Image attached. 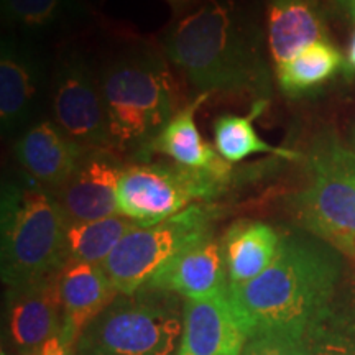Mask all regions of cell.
<instances>
[{"mask_svg":"<svg viewBox=\"0 0 355 355\" xmlns=\"http://www.w3.org/2000/svg\"><path fill=\"white\" fill-rule=\"evenodd\" d=\"M339 254L314 235H282L268 268L247 285L230 288L248 339L257 334L304 339L337 300L344 268Z\"/></svg>","mask_w":355,"mask_h":355,"instance_id":"1","label":"cell"},{"mask_svg":"<svg viewBox=\"0 0 355 355\" xmlns=\"http://www.w3.org/2000/svg\"><path fill=\"white\" fill-rule=\"evenodd\" d=\"M168 60L199 94L227 92L268 101L270 69L255 21L234 0H206L165 37Z\"/></svg>","mask_w":355,"mask_h":355,"instance_id":"2","label":"cell"},{"mask_svg":"<svg viewBox=\"0 0 355 355\" xmlns=\"http://www.w3.org/2000/svg\"><path fill=\"white\" fill-rule=\"evenodd\" d=\"M68 220L51 191L32 178L2 188V282L7 288L60 273L68 265Z\"/></svg>","mask_w":355,"mask_h":355,"instance_id":"3","label":"cell"},{"mask_svg":"<svg viewBox=\"0 0 355 355\" xmlns=\"http://www.w3.org/2000/svg\"><path fill=\"white\" fill-rule=\"evenodd\" d=\"M99 81L114 152L139 155L176 114L170 71L152 50L139 48L115 58Z\"/></svg>","mask_w":355,"mask_h":355,"instance_id":"4","label":"cell"},{"mask_svg":"<svg viewBox=\"0 0 355 355\" xmlns=\"http://www.w3.org/2000/svg\"><path fill=\"white\" fill-rule=\"evenodd\" d=\"M183 308L153 288L119 295L79 336L76 355H176Z\"/></svg>","mask_w":355,"mask_h":355,"instance_id":"5","label":"cell"},{"mask_svg":"<svg viewBox=\"0 0 355 355\" xmlns=\"http://www.w3.org/2000/svg\"><path fill=\"white\" fill-rule=\"evenodd\" d=\"M308 183L293 199L300 224L311 235L355 257V153L334 133L311 145Z\"/></svg>","mask_w":355,"mask_h":355,"instance_id":"6","label":"cell"},{"mask_svg":"<svg viewBox=\"0 0 355 355\" xmlns=\"http://www.w3.org/2000/svg\"><path fill=\"white\" fill-rule=\"evenodd\" d=\"M219 216L211 202H198L153 225L130 230L102 263L119 295H133L173 257L212 239V225Z\"/></svg>","mask_w":355,"mask_h":355,"instance_id":"7","label":"cell"},{"mask_svg":"<svg viewBox=\"0 0 355 355\" xmlns=\"http://www.w3.org/2000/svg\"><path fill=\"white\" fill-rule=\"evenodd\" d=\"M234 170H193L176 163H135L119 181V214L153 225L198 202H211L232 184Z\"/></svg>","mask_w":355,"mask_h":355,"instance_id":"8","label":"cell"},{"mask_svg":"<svg viewBox=\"0 0 355 355\" xmlns=\"http://www.w3.org/2000/svg\"><path fill=\"white\" fill-rule=\"evenodd\" d=\"M51 110L56 125L79 145L112 150L101 81L76 53L58 64L51 84Z\"/></svg>","mask_w":355,"mask_h":355,"instance_id":"9","label":"cell"},{"mask_svg":"<svg viewBox=\"0 0 355 355\" xmlns=\"http://www.w3.org/2000/svg\"><path fill=\"white\" fill-rule=\"evenodd\" d=\"M123 170L114 150H87L69 180L51 191L68 224L121 216L117 191Z\"/></svg>","mask_w":355,"mask_h":355,"instance_id":"10","label":"cell"},{"mask_svg":"<svg viewBox=\"0 0 355 355\" xmlns=\"http://www.w3.org/2000/svg\"><path fill=\"white\" fill-rule=\"evenodd\" d=\"M176 355H242L248 332L230 288L206 300H184Z\"/></svg>","mask_w":355,"mask_h":355,"instance_id":"11","label":"cell"},{"mask_svg":"<svg viewBox=\"0 0 355 355\" xmlns=\"http://www.w3.org/2000/svg\"><path fill=\"white\" fill-rule=\"evenodd\" d=\"M60 273L7 288L8 339L17 354L28 355L40 350L63 327Z\"/></svg>","mask_w":355,"mask_h":355,"instance_id":"12","label":"cell"},{"mask_svg":"<svg viewBox=\"0 0 355 355\" xmlns=\"http://www.w3.org/2000/svg\"><path fill=\"white\" fill-rule=\"evenodd\" d=\"M89 148L79 145L55 122L32 123L20 133L15 157L26 176L48 191H56L76 171Z\"/></svg>","mask_w":355,"mask_h":355,"instance_id":"13","label":"cell"},{"mask_svg":"<svg viewBox=\"0 0 355 355\" xmlns=\"http://www.w3.org/2000/svg\"><path fill=\"white\" fill-rule=\"evenodd\" d=\"M145 288L184 300H206L229 290L220 242L204 241L180 252L150 278Z\"/></svg>","mask_w":355,"mask_h":355,"instance_id":"14","label":"cell"},{"mask_svg":"<svg viewBox=\"0 0 355 355\" xmlns=\"http://www.w3.org/2000/svg\"><path fill=\"white\" fill-rule=\"evenodd\" d=\"M42 91V66L28 48L3 40L0 50V127L3 135L28 128Z\"/></svg>","mask_w":355,"mask_h":355,"instance_id":"15","label":"cell"},{"mask_svg":"<svg viewBox=\"0 0 355 355\" xmlns=\"http://www.w3.org/2000/svg\"><path fill=\"white\" fill-rule=\"evenodd\" d=\"M60 293L63 303L64 339L76 345L79 336L119 293L101 265L69 261L60 273Z\"/></svg>","mask_w":355,"mask_h":355,"instance_id":"16","label":"cell"},{"mask_svg":"<svg viewBox=\"0 0 355 355\" xmlns=\"http://www.w3.org/2000/svg\"><path fill=\"white\" fill-rule=\"evenodd\" d=\"M211 94H198L184 109L178 110L165 127L148 145L140 150L137 158L146 159L152 155H165L176 165L193 170L225 171L232 163L225 162L217 150L202 139L196 123V112Z\"/></svg>","mask_w":355,"mask_h":355,"instance_id":"17","label":"cell"},{"mask_svg":"<svg viewBox=\"0 0 355 355\" xmlns=\"http://www.w3.org/2000/svg\"><path fill=\"white\" fill-rule=\"evenodd\" d=\"M266 42L273 63L278 66L311 44L331 40L314 0H268Z\"/></svg>","mask_w":355,"mask_h":355,"instance_id":"18","label":"cell"},{"mask_svg":"<svg viewBox=\"0 0 355 355\" xmlns=\"http://www.w3.org/2000/svg\"><path fill=\"white\" fill-rule=\"evenodd\" d=\"M282 235L260 220L234 222L220 241L229 288H241L260 277L277 257Z\"/></svg>","mask_w":355,"mask_h":355,"instance_id":"19","label":"cell"},{"mask_svg":"<svg viewBox=\"0 0 355 355\" xmlns=\"http://www.w3.org/2000/svg\"><path fill=\"white\" fill-rule=\"evenodd\" d=\"M268 107V101H257L248 115L224 114L214 121V145L225 162L239 163L254 155H273L283 159H301L303 155L290 148L273 146L261 139L254 127V121Z\"/></svg>","mask_w":355,"mask_h":355,"instance_id":"20","label":"cell"},{"mask_svg":"<svg viewBox=\"0 0 355 355\" xmlns=\"http://www.w3.org/2000/svg\"><path fill=\"white\" fill-rule=\"evenodd\" d=\"M343 64V55L334 44L319 42L285 63L275 66V76L285 94L303 96L331 81Z\"/></svg>","mask_w":355,"mask_h":355,"instance_id":"21","label":"cell"},{"mask_svg":"<svg viewBox=\"0 0 355 355\" xmlns=\"http://www.w3.org/2000/svg\"><path fill=\"white\" fill-rule=\"evenodd\" d=\"M139 225L123 216L68 225L66 232L68 263L83 261V263L102 265L122 239Z\"/></svg>","mask_w":355,"mask_h":355,"instance_id":"22","label":"cell"},{"mask_svg":"<svg viewBox=\"0 0 355 355\" xmlns=\"http://www.w3.org/2000/svg\"><path fill=\"white\" fill-rule=\"evenodd\" d=\"M304 340L314 355H355V303L336 300Z\"/></svg>","mask_w":355,"mask_h":355,"instance_id":"23","label":"cell"},{"mask_svg":"<svg viewBox=\"0 0 355 355\" xmlns=\"http://www.w3.org/2000/svg\"><path fill=\"white\" fill-rule=\"evenodd\" d=\"M71 0H2V17L24 30L51 28L64 19Z\"/></svg>","mask_w":355,"mask_h":355,"instance_id":"24","label":"cell"},{"mask_svg":"<svg viewBox=\"0 0 355 355\" xmlns=\"http://www.w3.org/2000/svg\"><path fill=\"white\" fill-rule=\"evenodd\" d=\"M242 355H314L304 339L282 334H257L247 340Z\"/></svg>","mask_w":355,"mask_h":355,"instance_id":"25","label":"cell"},{"mask_svg":"<svg viewBox=\"0 0 355 355\" xmlns=\"http://www.w3.org/2000/svg\"><path fill=\"white\" fill-rule=\"evenodd\" d=\"M42 355H76V345L64 339L61 331L46 340L42 347Z\"/></svg>","mask_w":355,"mask_h":355,"instance_id":"26","label":"cell"},{"mask_svg":"<svg viewBox=\"0 0 355 355\" xmlns=\"http://www.w3.org/2000/svg\"><path fill=\"white\" fill-rule=\"evenodd\" d=\"M165 2L170 3V7L173 8V12L181 13V12H184L189 6H193V3L196 2V0H165Z\"/></svg>","mask_w":355,"mask_h":355,"instance_id":"27","label":"cell"},{"mask_svg":"<svg viewBox=\"0 0 355 355\" xmlns=\"http://www.w3.org/2000/svg\"><path fill=\"white\" fill-rule=\"evenodd\" d=\"M339 7L355 20V0H336Z\"/></svg>","mask_w":355,"mask_h":355,"instance_id":"28","label":"cell"},{"mask_svg":"<svg viewBox=\"0 0 355 355\" xmlns=\"http://www.w3.org/2000/svg\"><path fill=\"white\" fill-rule=\"evenodd\" d=\"M349 63L352 68L355 69V32L352 35V40H350V46H349Z\"/></svg>","mask_w":355,"mask_h":355,"instance_id":"29","label":"cell"},{"mask_svg":"<svg viewBox=\"0 0 355 355\" xmlns=\"http://www.w3.org/2000/svg\"><path fill=\"white\" fill-rule=\"evenodd\" d=\"M347 145L350 146V150L355 153V125L352 127V130L349 133V140H347Z\"/></svg>","mask_w":355,"mask_h":355,"instance_id":"30","label":"cell"},{"mask_svg":"<svg viewBox=\"0 0 355 355\" xmlns=\"http://www.w3.org/2000/svg\"><path fill=\"white\" fill-rule=\"evenodd\" d=\"M28 355H42V349H40V350H35V352L28 354Z\"/></svg>","mask_w":355,"mask_h":355,"instance_id":"31","label":"cell"}]
</instances>
